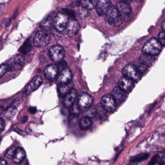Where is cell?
I'll list each match as a JSON object with an SVG mask.
<instances>
[{"label":"cell","instance_id":"obj_16","mask_svg":"<svg viewBox=\"0 0 165 165\" xmlns=\"http://www.w3.org/2000/svg\"><path fill=\"white\" fill-rule=\"evenodd\" d=\"M111 2L110 0H97L96 6L97 13L99 15L106 14L111 8Z\"/></svg>","mask_w":165,"mask_h":165},{"label":"cell","instance_id":"obj_34","mask_svg":"<svg viewBox=\"0 0 165 165\" xmlns=\"http://www.w3.org/2000/svg\"><path fill=\"white\" fill-rule=\"evenodd\" d=\"M78 122V118L77 116H70L69 119V124L70 126H73L77 124Z\"/></svg>","mask_w":165,"mask_h":165},{"label":"cell","instance_id":"obj_35","mask_svg":"<svg viewBox=\"0 0 165 165\" xmlns=\"http://www.w3.org/2000/svg\"><path fill=\"white\" fill-rule=\"evenodd\" d=\"M5 122L2 118H1V131L2 132L4 130V128H5Z\"/></svg>","mask_w":165,"mask_h":165},{"label":"cell","instance_id":"obj_2","mask_svg":"<svg viewBox=\"0 0 165 165\" xmlns=\"http://www.w3.org/2000/svg\"><path fill=\"white\" fill-rule=\"evenodd\" d=\"M105 19L110 25L114 27L120 26L124 20L116 6L109 9L105 14Z\"/></svg>","mask_w":165,"mask_h":165},{"label":"cell","instance_id":"obj_32","mask_svg":"<svg viewBox=\"0 0 165 165\" xmlns=\"http://www.w3.org/2000/svg\"><path fill=\"white\" fill-rule=\"evenodd\" d=\"M9 71V68H8L7 64H3L1 65V72H0L1 77L5 75L7 71Z\"/></svg>","mask_w":165,"mask_h":165},{"label":"cell","instance_id":"obj_25","mask_svg":"<svg viewBox=\"0 0 165 165\" xmlns=\"http://www.w3.org/2000/svg\"><path fill=\"white\" fill-rule=\"evenodd\" d=\"M82 6L86 10H92L96 8L97 0H82Z\"/></svg>","mask_w":165,"mask_h":165},{"label":"cell","instance_id":"obj_29","mask_svg":"<svg viewBox=\"0 0 165 165\" xmlns=\"http://www.w3.org/2000/svg\"><path fill=\"white\" fill-rule=\"evenodd\" d=\"M17 148L15 146H11L8 149V150L6 151V153H5V157L7 158H12L13 156L14 155L16 150Z\"/></svg>","mask_w":165,"mask_h":165},{"label":"cell","instance_id":"obj_42","mask_svg":"<svg viewBox=\"0 0 165 165\" xmlns=\"http://www.w3.org/2000/svg\"><path fill=\"white\" fill-rule=\"evenodd\" d=\"M128 165H139V164L137 163V162H132V163Z\"/></svg>","mask_w":165,"mask_h":165},{"label":"cell","instance_id":"obj_24","mask_svg":"<svg viewBox=\"0 0 165 165\" xmlns=\"http://www.w3.org/2000/svg\"><path fill=\"white\" fill-rule=\"evenodd\" d=\"M73 84L72 82L66 85L59 86L58 87L59 94L61 95L65 96L73 89Z\"/></svg>","mask_w":165,"mask_h":165},{"label":"cell","instance_id":"obj_30","mask_svg":"<svg viewBox=\"0 0 165 165\" xmlns=\"http://www.w3.org/2000/svg\"><path fill=\"white\" fill-rule=\"evenodd\" d=\"M161 163V160L160 157L158 155H156L151 159L148 165H156L157 164H160Z\"/></svg>","mask_w":165,"mask_h":165},{"label":"cell","instance_id":"obj_15","mask_svg":"<svg viewBox=\"0 0 165 165\" xmlns=\"http://www.w3.org/2000/svg\"><path fill=\"white\" fill-rule=\"evenodd\" d=\"M77 92L76 90L73 89L69 93L64 96L63 103L64 106L66 108H70L73 106L74 103L77 97Z\"/></svg>","mask_w":165,"mask_h":165},{"label":"cell","instance_id":"obj_27","mask_svg":"<svg viewBox=\"0 0 165 165\" xmlns=\"http://www.w3.org/2000/svg\"><path fill=\"white\" fill-rule=\"evenodd\" d=\"M83 112L84 116L87 117L89 118H92L96 116L97 113V109L91 107L85 111H83Z\"/></svg>","mask_w":165,"mask_h":165},{"label":"cell","instance_id":"obj_5","mask_svg":"<svg viewBox=\"0 0 165 165\" xmlns=\"http://www.w3.org/2000/svg\"><path fill=\"white\" fill-rule=\"evenodd\" d=\"M123 74L124 76L131 79L134 82L139 81L142 77V73L135 65L129 64L124 68Z\"/></svg>","mask_w":165,"mask_h":165},{"label":"cell","instance_id":"obj_14","mask_svg":"<svg viewBox=\"0 0 165 165\" xmlns=\"http://www.w3.org/2000/svg\"><path fill=\"white\" fill-rule=\"evenodd\" d=\"M58 67L55 64H50L47 65L44 71V76L49 80H54L58 74Z\"/></svg>","mask_w":165,"mask_h":165},{"label":"cell","instance_id":"obj_20","mask_svg":"<svg viewBox=\"0 0 165 165\" xmlns=\"http://www.w3.org/2000/svg\"><path fill=\"white\" fill-rule=\"evenodd\" d=\"M26 157V152L21 147L17 148L12 160L16 164H19L24 160Z\"/></svg>","mask_w":165,"mask_h":165},{"label":"cell","instance_id":"obj_12","mask_svg":"<svg viewBox=\"0 0 165 165\" xmlns=\"http://www.w3.org/2000/svg\"><path fill=\"white\" fill-rule=\"evenodd\" d=\"M43 83V79L41 76H38L32 79L26 87L24 95H29L37 89Z\"/></svg>","mask_w":165,"mask_h":165},{"label":"cell","instance_id":"obj_36","mask_svg":"<svg viewBox=\"0 0 165 165\" xmlns=\"http://www.w3.org/2000/svg\"><path fill=\"white\" fill-rule=\"evenodd\" d=\"M9 19H5V20L4 19V20L2 21V26L5 27V26H6L9 25Z\"/></svg>","mask_w":165,"mask_h":165},{"label":"cell","instance_id":"obj_19","mask_svg":"<svg viewBox=\"0 0 165 165\" xmlns=\"http://www.w3.org/2000/svg\"><path fill=\"white\" fill-rule=\"evenodd\" d=\"M126 92L121 89L119 86L115 87L112 92V95L115 98L116 102L121 103L126 99Z\"/></svg>","mask_w":165,"mask_h":165},{"label":"cell","instance_id":"obj_23","mask_svg":"<svg viewBox=\"0 0 165 165\" xmlns=\"http://www.w3.org/2000/svg\"><path fill=\"white\" fill-rule=\"evenodd\" d=\"M52 19L53 18L51 16H48L44 19L40 23V27L43 30L50 31L52 25Z\"/></svg>","mask_w":165,"mask_h":165},{"label":"cell","instance_id":"obj_11","mask_svg":"<svg viewBox=\"0 0 165 165\" xmlns=\"http://www.w3.org/2000/svg\"><path fill=\"white\" fill-rule=\"evenodd\" d=\"M116 7L119 11L123 20L128 21L132 17V10L129 4L119 2L116 5Z\"/></svg>","mask_w":165,"mask_h":165},{"label":"cell","instance_id":"obj_39","mask_svg":"<svg viewBox=\"0 0 165 165\" xmlns=\"http://www.w3.org/2000/svg\"><path fill=\"white\" fill-rule=\"evenodd\" d=\"M119 2H125L127 4H129L130 2L132 1V0H118Z\"/></svg>","mask_w":165,"mask_h":165},{"label":"cell","instance_id":"obj_18","mask_svg":"<svg viewBox=\"0 0 165 165\" xmlns=\"http://www.w3.org/2000/svg\"><path fill=\"white\" fill-rule=\"evenodd\" d=\"M20 99H17L16 100V103H13V104L9 106L6 109L4 110L2 114L5 117L7 118H12L16 114L17 112V103H19Z\"/></svg>","mask_w":165,"mask_h":165},{"label":"cell","instance_id":"obj_41","mask_svg":"<svg viewBox=\"0 0 165 165\" xmlns=\"http://www.w3.org/2000/svg\"><path fill=\"white\" fill-rule=\"evenodd\" d=\"M162 27V29H163V31H165V20L163 22Z\"/></svg>","mask_w":165,"mask_h":165},{"label":"cell","instance_id":"obj_9","mask_svg":"<svg viewBox=\"0 0 165 165\" xmlns=\"http://www.w3.org/2000/svg\"><path fill=\"white\" fill-rule=\"evenodd\" d=\"M25 62V58L21 55H17L12 57L7 63L9 71H16L23 67Z\"/></svg>","mask_w":165,"mask_h":165},{"label":"cell","instance_id":"obj_31","mask_svg":"<svg viewBox=\"0 0 165 165\" xmlns=\"http://www.w3.org/2000/svg\"><path fill=\"white\" fill-rule=\"evenodd\" d=\"M158 40L162 46H165V32H161L158 36Z\"/></svg>","mask_w":165,"mask_h":165},{"label":"cell","instance_id":"obj_43","mask_svg":"<svg viewBox=\"0 0 165 165\" xmlns=\"http://www.w3.org/2000/svg\"><path fill=\"white\" fill-rule=\"evenodd\" d=\"M136 2H142V0H135Z\"/></svg>","mask_w":165,"mask_h":165},{"label":"cell","instance_id":"obj_13","mask_svg":"<svg viewBox=\"0 0 165 165\" xmlns=\"http://www.w3.org/2000/svg\"><path fill=\"white\" fill-rule=\"evenodd\" d=\"M79 30L80 25L78 21L75 19H70L65 29L66 34L69 36H74L78 34Z\"/></svg>","mask_w":165,"mask_h":165},{"label":"cell","instance_id":"obj_3","mask_svg":"<svg viewBox=\"0 0 165 165\" xmlns=\"http://www.w3.org/2000/svg\"><path fill=\"white\" fill-rule=\"evenodd\" d=\"M51 40V33L48 31L39 30L36 32L33 37V42L35 46L44 47L47 46Z\"/></svg>","mask_w":165,"mask_h":165},{"label":"cell","instance_id":"obj_1","mask_svg":"<svg viewBox=\"0 0 165 165\" xmlns=\"http://www.w3.org/2000/svg\"><path fill=\"white\" fill-rule=\"evenodd\" d=\"M162 47V45L158 39L152 38L145 43L143 47V53L145 54L155 56L160 53Z\"/></svg>","mask_w":165,"mask_h":165},{"label":"cell","instance_id":"obj_28","mask_svg":"<svg viewBox=\"0 0 165 165\" xmlns=\"http://www.w3.org/2000/svg\"><path fill=\"white\" fill-rule=\"evenodd\" d=\"M69 109V114L70 116H79L81 109L78 105V106L73 105Z\"/></svg>","mask_w":165,"mask_h":165},{"label":"cell","instance_id":"obj_6","mask_svg":"<svg viewBox=\"0 0 165 165\" xmlns=\"http://www.w3.org/2000/svg\"><path fill=\"white\" fill-rule=\"evenodd\" d=\"M101 105L106 112H112L117 107V102L112 95L106 94L102 98Z\"/></svg>","mask_w":165,"mask_h":165},{"label":"cell","instance_id":"obj_26","mask_svg":"<svg viewBox=\"0 0 165 165\" xmlns=\"http://www.w3.org/2000/svg\"><path fill=\"white\" fill-rule=\"evenodd\" d=\"M149 157V155L148 153H140L139 155L132 157L130 159V161L131 162H139L142 161L144 160L145 159H147Z\"/></svg>","mask_w":165,"mask_h":165},{"label":"cell","instance_id":"obj_4","mask_svg":"<svg viewBox=\"0 0 165 165\" xmlns=\"http://www.w3.org/2000/svg\"><path fill=\"white\" fill-rule=\"evenodd\" d=\"M69 20L68 16L65 13H57L53 17L52 25L57 32H62L66 29Z\"/></svg>","mask_w":165,"mask_h":165},{"label":"cell","instance_id":"obj_38","mask_svg":"<svg viewBox=\"0 0 165 165\" xmlns=\"http://www.w3.org/2000/svg\"><path fill=\"white\" fill-rule=\"evenodd\" d=\"M0 165H7V162L5 159L2 158L0 161Z\"/></svg>","mask_w":165,"mask_h":165},{"label":"cell","instance_id":"obj_22","mask_svg":"<svg viewBox=\"0 0 165 165\" xmlns=\"http://www.w3.org/2000/svg\"><path fill=\"white\" fill-rule=\"evenodd\" d=\"M92 122L90 118L87 117H83L79 122V126L82 130H87L92 126Z\"/></svg>","mask_w":165,"mask_h":165},{"label":"cell","instance_id":"obj_17","mask_svg":"<svg viewBox=\"0 0 165 165\" xmlns=\"http://www.w3.org/2000/svg\"><path fill=\"white\" fill-rule=\"evenodd\" d=\"M118 84L119 87L126 92H130L134 87V81L125 76L120 79Z\"/></svg>","mask_w":165,"mask_h":165},{"label":"cell","instance_id":"obj_40","mask_svg":"<svg viewBox=\"0 0 165 165\" xmlns=\"http://www.w3.org/2000/svg\"><path fill=\"white\" fill-rule=\"evenodd\" d=\"M27 119L28 117H23L22 118V119H21V122H25L27 120Z\"/></svg>","mask_w":165,"mask_h":165},{"label":"cell","instance_id":"obj_33","mask_svg":"<svg viewBox=\"0 0 165 165\" xmlns=\"http://www.w3.org/2000/svg\"><path fill=\"white\" fill-rule=\"evenodd\" d=\"M64 13L65 14H66L67 16L70 17L71 19H75V14L73 11L71 10L67 9H63Z\"/></svg>","mask_w":165,"mask_h":165},{"label":"cell","instance_id":"obj_21","mask_svg":"<svg viewBox=\"0 0 165 165\" xmlns=\"http://www.w3.org/2000/svg\"><path fill=\"white\" fill-rule=\"evenodd\" d=\"M155 59L153 56L143 54L140 58V62L145 67H150L155 62Z\"/></svg>","mask_w":165,"mask_h":165},{"label":"cell","instance_id":"obj_8","mask_svg":"<svg viewBox=\"0 0 165 165\" xmlns=\"http://www.w3.org/2000/svg\"><path fill=\"white\" fill-rule=\"evenodd\" d=\"M93 103V99L92 96L83 92L78 97V105L81 110L84 111L92 107Z\"/></svg>","mask_w":165,"mask_h":165},{"label":"cell","instance_id":"obj_7","mask_svg":"<svg viewBox=\"0 0 165 165\" xmlns=\"http://www.w3.org/2000/svg\"><path fill=\"white\" fill-rule=\"evenodd\" d=\"M50 57L54 62L57 63L63 60L65 56L64 48L59 45H53L49 50Z\"/></svg>","mask_w":165,"mask_h":165},{"label":"cell","instance_id":"obj_37","mask_svg":"<svg viewBox=\"0 0 165 165\" xmlns=\"http://www.w3.org/2000/svg\"><path fill=\"white\" fill-rule=\"evenodd\" d=\"M30 112L32 113H34L37 112V109L35 107H31L29 109Z\"/></svg>","mask_w":165,"mask_h":165},{"label":"cell","instance_id":"obj_10","mask_svg":"<svg viewBox=\"0 0 165 165\" xmlns=\"http://www.w3.org/2000/svg\"><path fill=\"white\" fill-rule=\"evenodd\" d=\"M72 73L68 68H65L59 74L57 80V84L58 86L66 85L71 82Z\"/></svg>","mask_w":165,"mask_h":165}]
</instances>
